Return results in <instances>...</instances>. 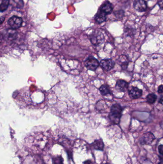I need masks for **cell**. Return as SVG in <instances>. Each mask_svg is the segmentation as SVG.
Wrapping results in <instances>:
<instances>
[{
	"label": "cell",
	"instance_id": "1",
	"mask_svg": "<svg viewBox=\"0 0 163 164\" xmlns=\"http://www.w3.org/2000/svg\"><path fill=\"white\" fill-rule=\"evenodd\" d=\"M123 108L118 104H114L111 107L109 118L112 123L118 124L120 123L122 116Z\"/></svg>",
	"mask_w": 163,
	"mask_h": 164
},
{
	"label": "cell",
	"instance_id": "2",
	"mask_svg": "<svg viewBox=\"0 0 163 164\" xmlns=\"http://www.w3.org/2000/svg\"><path fill=\"white\" fill-rule=\"evenodd\" d=\"M90 41L94 46H99L104 41L105 38L103 34L100 30H95L93 32L90 36Z\"/></svg>",
	"mask_w": 163,
	"mask_h": 164
},
{
	"label": "cell",
	"instance_id": "3",
	"mask_svg": "<svg viewBox=\"0 0 163 164\" xmlns=\"http://www.w3.org/2000/svg\"><path fill=\"white\" fill-rule=\"evenodd\" d=\"M85 66L88 70L95 71L100 65V63L97 59L93 56H90L86 60L85 62Z\"/></svg>",
	"mask_w": 163,
	"mask_h": 164
},
{
	"label": "cell",
	"instance_id": "4",
	"mask_svg": "<svg viewBox=\"0 0 163 164\" xmlns=\"http://www.w3.org/2000/svg\"><path fill=\"white\" fill-rule=\"evenodd\" d=\"M8 23L12 30H17L21 26L23 20L21 17L13 16L9 19Z\"/></svg>",
	"mask_w": 163,
	"mask_h": 164
},
{
	"label": "cell",
	"instance_id": "5",
	"mask_svg": "<svg viewBox=\"0 0 163 164\" xmlns=\"http://www.w3.org/2000/svg\"><path fill=\"white\" fill-rule=\"evenodd\" d=\"M155 139V136L151 132L144 134L140 139V144L141 145H151L152 142Z\"/></svg>",
	"mask_w": 163,
	"mask_h": 164
},
{
	"label": "cell",
	"instance_id": "6",
	"mask_svg": "<svg viewBox=\"0 0 163 164\" xmlns=\"http://www.w3.org/2000/svg\"><path fill=\"white\" fill-rule=\"evenodd\" d=\"M100 64L103 70L109 71L114 67L115 63L112 59H103L101 61Z\"/></svg>",
	"mask_w": 163,
	"mask_h": 164
},
{
	"label": "cell",
	"instance_id": "7",
	"mask_svg": "<svg viewBox=\"0 0 163 164\" xmlns=\"http://www.w3.org/2000/svg\"><path fill=\"white\" fill-rule=\"evenodd\" d=\"M129 83L125 80L120 79L116 82L115 89L119 92H124L128 90Z\"/></svg>",
	"mask_w": 163,
	"mask_h": 164
},
{
	"label": "cell",
	"instance_id": "8",
	"mask_svg": "<svg viewBox=\"0 0 163 164\" xmlns=\"http://www.w3.org/2000/svg\"><path fill=\"white\" fill-rule=\"evenodd\" d=\"M134 7L137 11L143 12L147 9V4L145 0H135L134 3Z\"/></svg>",
	"mask_w": 163,
	"mask_h": 164
},
{
	"label": "cell",
	"instance_id": "9",
	"mask_svg": "<svg viewBox=\"0 0 163 164\" xmlns=\"http://www.w3.org/2000/svg\"><path fill=\"white\" fill-rule=\"evenodd\" d=\"M143 91L138 87L133 86L129 91V95L130 98L133 99H138L142 96Z\"/></svg>",
	"mask_w": 163,
	"mask_h": 164
},
{
	"label": "cell",
	"instance_id": "10",
	"mask_svg": "<svg viewBox=\"0 0 163 164\" xmlns=\"http://www.w3.org/2000/svg\"><path fill=\"white\" fill-rule=\"evenodd\" d=\"M113 9V4L110 2L106 1L102 4L99 10L107 15L112 13Z\"/></svg>",
	"mask_w": 163,
	"mask_h": 164
},
{
	"label": "cell",
	"instance_id": "11",
	"mask_svg": "<svg viewBox=\"0 0 163 164\" xmlns=\"http://www.w3.org/2000/svg\"><path fill=\"white\" fill-rule=\"evenodd\" d=\"M107 18V15L101 11L100 10H98V12L96 14L94 17L95 20L98 23L101 24L105 21Z\"/></svg>",
	"mask_w": 163,
	"mask_h": 164
},
{
	"label": "cell",
	"instance_id": "12",
	"mask_svg": "<svg viewBox=\"0 0 163 164\" xmlns=\"http://www.w3.org/2000/svg\"><path fill=\"white\" fill-rule=\"evenodd\" d=\"M92 146L95 150L103 151L104 147L103 142L102 139H99L94 141L92 144Z\"/></svg>",
	"mask_w": 163,
	"mask_h": 164
},
{
	"label": "cell",
	"instance_id": "13",
	"mask_svg": "<svg viewBox=\"0 0 163 164\" xmlns=\"http://www.w3.org/2000/svg\"><path fill=\"white\" fill-rule=\"evenodd\" d=\"M99 90H100L101 94L103 96H106L111 94L110 87L108 85H103L100 87Z\"/></svg>",
	"mask_w": 163,
	"mask_h": 164
},
{
	"label": "cell",
	"instance_id": "14",
	"mask_svg": "<svg viewBox=\"0 0 163 164\" xmlns=\"http://www.w3.org/2000/svg\"><path fill=\"white\" fill-rule=\"evenodd\" d=\"M157 99V96L154 93L149 94L146 96V101L150 104L155 103Z\"/></svg>",
	"mask_w": 163,
	"mask_h": 164
},
{
	"label": "cell",
	"instance_id": "15",
	"mask_svg": "<svg viewBox=\"0 0 163 164\" xmlns=\"http://www.w3.org/2000/svg\"><path fill=\"white\" fill-rule=\"evenodd\" d=\"M9 0H3L0 4V12H3L7 10L9 5Z\"/></svg>",
	"mask_w": 163,
	"mask_h": 164
},
{
	"label": "cell",
	"instance_id": "16",
	"mask_svg": "<svg viewBox=\"0 0 163 164\" xmlns=\"http://www.w3.org/2000/svg\"><path fill=\"white\" fill-rule=\"evenodd\" d=\"M53 164H64V159L61 156H57L52 158Z\"/></svg>",
	"mask_w": 163,
	"mask_h": 164
},
{
	"label": "cell",
	"instance_id": "17",
	"mask_svg": "<svg viewBox=\"0 0 163 164\" xmlns=\"http://www.w3.org/2000/svg\"><path fill=\"white\" fill-rule=\"evenodd\" d=\"M124 12L123 10L117 11L115 12L114 13V15L117 20L120 19L121 18H123L124 16Z\"/></svg>",
	"mask_w": 163,
	"mask_h": 164
},
{
	"label": "cell",
	"instance_id": "18",
	"mask_svg": "<svg viewBox=\"0 0 163 164\" xmlns=\"http://www.w3.org/2000/svg\"><path fill=\"white\" fill-rule=\"evenodd\" d=\"M134 31L133 29H130L129 28L125 30V33L127 34L128 36L132 35L134 34Z\"/></svg>",
	"mask_w": 163,
	"mask_h": 164
},
{
	"label": "cell",
	"instance_id": "19",
	"mask_svg": "<svg viewBox=\"0 0 163 164\" xmlns=\"http://www.w3.org/2000/svg\"><path fill=\"white\" fill-rule=\"evenodd\" d=\"M158 151H159V154L163 156V145H160L158 146Z\"/></svg>",
	"mask_w": 163,
	"mask_h": 164
},
{
	"label": "cell",
	"instance_id": "20",
	"mask_svg": "<svg viewBox=\"0 0 163 164\" xmlns=\"http://www.w3.org/2000/svg\"><path fill=\"white\" fill-rule=\"evenodd\" d=\"M159 7L161 9H163V0H158V2H157Z\"/></svg>",
	"mask_w": 163,
	"mask_h": 164
},
{
	"label": "cell",
	"instance_id": "21",
	"mask_svg": "<svg viewBox=\"0 0 163 164\" xmlns=\"http://www.w3.org/2000/svg\"><path fill=\"white\" fill-rule=\"evenodd\" d=\"M163 85H161L158 87V93L159 94H162L163 93Z\"/></svg>",
	"mask_w": 163,
	"mask_h": 164
},
{
	"label": "cell",
	"instance_id": "22",
	"mask_svg": "<svg viewBox=\"0 0 163 164\" xmlns=\"http://www.w3.org/2000/svg\"><path fill=\"white\" fill-rule=\"evenodd\" d=\"M83 164H93V163L92 160H88L83 162Z\"/></svg>",
	"mask_w": 163,
	"mask_h": 164
},
{
	"label": "cell",
	"instance_id": "23",
	"mask_svg": "<svg viewBox=\"0 0 163 164\" xmlns=\"http://www.w3.org/2000/svg\"><path fill=\"white\" fill-rule=\"evenodd\" d=\"M4 20H5V17H4V16L0 17V25L3 24Z\"/></svg>",
	"mask_w": 163,
	"mask_h": 164
},
{
	"label": "cell",
	"instance_id": "24",
	"mask_svg": "<svg viewBox=\"0 0 163 164\" xmlns=\"http://www.w3.org/2000/svg\"><path fill=\"white\" fill-rule=\"evenodd\" d=\"M163 96H161V97H160V99H159V103L162 105L163 104Z\"/></svg>",
	"mask_w": 163,
	"mask_h": 164
},
{
	"label": "cell",
	"instance_id": "25",
	"mask_svg": "<svg viewBox=\"0 0 163 164\" xmlns=\"http://www.w3.org/2000/svg\"><path fill=\"white\" fill-rule=\"evenodd\" d=\"M158 164H163V161H162V160H161V161L158 163Z\"/></svg>",
	"mask_w": 163,
	"mask_h": 164
},
{
	"label": "cell",
	"instance_id": "26",
	"mask_svg": "<svg viewBox=\"0 0 163 164\" xmlns=\"http://www.w3.org/2000/svg\"><path fill=\"white\" fill-rule=\"evenodd\" d=\"M108 164L107 163H104V164Z\"/></svg>",
	"mask_w": 163,
	"mask_h": 164
}]
</instances>
